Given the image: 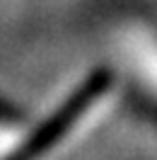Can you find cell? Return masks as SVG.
I'll use <instances>...</instances> for the list:
<instances>
[{"label": "cell", "mask_w": 157, "mask_h": 160, "mask_svg": "<svg viewBox=\"0 0 157 160\" xmlns=\"http://www.w3.org/2000/svg\"><path fill=\"white\" fill-rule=\"evenodd\" d=\"M111 95H114L111 75L109 73H94L80 88H75L73 95L41 126H36L31 133L24 131L20 143L10 150L7 158H2V160H41L56 146L68 141L75 133V129L85 126V121L92 119L104 107V102H109Z\"/></svg>", "instance_id": "obj_1"}, {"label": "cell", "mask_w": 157, "mask_h": 160, "mask_svg": "<svg viewBox=\"0 0 157 160\" xmlns=\"http://www.w3.org/2000/svg\"><path fill=\"white\" fill-rule=\"evenodd\" d=\"M22 136H24V121L12 109L0 104V160L10 155V150L20 143Z\"/></svg>", "instance_id": "obj_2"}]
</instances>
